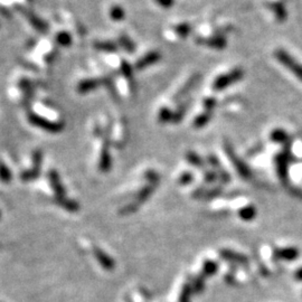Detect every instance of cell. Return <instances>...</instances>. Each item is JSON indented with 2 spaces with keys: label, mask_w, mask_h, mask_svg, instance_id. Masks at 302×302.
<instances>
[{
  "label": "cell",
  "mask_w": 302,
  "mask_h": 302,
  "mask_svg": "<svg viewBox=\"0 0 302 302\" xmlns=\"http://www.w3.org/2000/svg\"><path fill=\"white\" fill-rule=\"evenodd\" d=\"M199 79H201V75H199L198 73H196V74H194L193 76L189 77L188 81L186 83H185L182 89H180L178 91V93L176 95H175L174 101L175 102H180V101H182V99H184L185 96L191 93L194 87L196 86V84L198 83Z\"/></svg>",
  "instance_id": "52a82bcc"
},
{
  "label": "cell",
  "mask_w": 302,
  "mask_h": 302,
  "mask_svg": "<svg viewBox=\"0 0 302 302\" xmlns=\"http://www.w3.org/2000/svg\"><path fill=\"white\" fill-rule=\"evenodd\" d=\"M124 13L121 7H113L111 9V17L113 19H116V21H121L123 18Z\"/></svg>",
  "instance_id": "8d00e7d4"
},
{
  "label": "cell",
  "mask_w": 302,
  "mask_h": 302,
  "mask_svg": "<svg viewBox=\"0 0 302 302\" xmlns=\"http://www.w3.org/2000/svg\"><path fill=\"white\" fill-rule=\"evenodd\" d=\"M55 203L57 205H60L61 207L66 209L67 212H71V213H75L80 209L79 204H77L75 201H72V199H69L66 197H56Z\"/></svg>",
  "instance_id": "4fadbf2b"
},
{
  "label": "cell",
  "mask_w": 302,
  "mask_h": 302,
  "mask_svg": "<svg viewBox=\"0 0 302 302\" xmlns=\"http://www.w3.org/2000/svg\"><path fill=\"white\" fill-rule=\"evenodd\" d=\"M160 58H162V55H160L158 52H150L147 55L140 58L137 62V64H135V67H137L138 70H143L145 67L156 64V63L160 61Z\"/></svg>",
  "instance_id": "8fae6325"
},
{
  "label": "cell",
  "mask_w": 302,
  "mask_h": 302,
  "mask_svg": "<svg viewBox=\"0 0 302 302\" xmlns=\"http://www.w3.org/2000/svg\"><path fill=\"white\" fill-rule=\"evenodd\" d=\"M288 193L291 195V196H293L294 198H298V199H300V201H302V189L301 188L289 186Z\"/></svg>",
  "instance_id": "74e56055"
},
{
  "label": "cell",
  "mask_w": 302,
  "mask_h": 302,
  "mask_svg": "<svg viewBox=\"0 0 302 302\" xmlns=\"http://www.w3.org/2000/svg\"><path fill=\"white\" fill-rule=\"evenodd\" d=\"M158 119H159V122H162V123L173 122L174 112L165 106V108L160 109L159 114H158Z\"/></svg>",
  "instance_id": "d4e9b609"
},
{
  "label": "cell",
  "mask_w": 302,
  "mask_h": 302,
  "mask_svg": "<svg viewBox=\"0 0 302 302\" xmlns=\"http://www.w3.org/2000/svg\"><path fill=\"white\" fill-rule=\"evenodd\" d=\"M274 57L275 60L281 63L285 69H288L293 73V75L299 79L302 82V64L300 62H298L295 58L289 54L288 52L284 50H281V48H277V50L274 52Z\"/></svg>",
  "instance_id": "3957f363"
},
{
  "label": "cell",
  "mask_w": 302,
  "mask_h": 302,
  "mask_svg": "<svg viewBox=\"0 0 302 302\" xmlns=\"http://www.w3.org/2000/svg\"><path fill=\"white\" fill-rule=\"evenodd\" d=\"M192 25H189L188 23H180L178 25H176L174 27L175 33L177 34L179 37L182 38H186L189 36V34L192 33Z\"/></svg>",
  "instance_id": "603a6c76"
},
{
  "label": "cell",
  "mask_w": 302,
  "mask_h": 302,
  "mask_svg": "<svg viewBox=\"0 0 302 302\" xmlns=\"http://www.w3.org/2000/svg\"><path fill=\"white\" fill-rule=\"evenodd\" d=\"M0 215H2V214H0Z\"/></svg>",
  "instance_id": "7bdbcfd3"
},
{
  "label": "cell",
  "mask_w": 302,
  "mask_h": 302,
  "mask_svg": "<svg viewBox=\"0 0 302 302\" xmlns=\"http://www.w3.org/2000/svg\"><path fill=\"white\" fill-rule=\"evenodd\" d=\"M193 180H194V175L189 172H185L180 175V177L178 178V183H179V185L186 186V185L192 184Z\"/></svg>",
  "instance_id": "1f68e13d"
},
{
  "label": "cell",
  "mask_w": 302,
  "mask_h": 302,
  "mask_svg": "<svg viewBox=\"0 0 302 302\" xmlns=\"http://www.w3.org/2000/svg\"><path fill=\"white\" fill-rule=\"evenodd\" d=\"M97 82L99 81H96V80H89V81L82 82L79 86V91L81 92V93H85V92L90 91L91 89H94V87L99 84Z\"/></svg>",
  "instance_id": "83f0119b"
},
{
  "label": "cell",
  "mask_w": 302,
  "mask_h": 302,
  "mask_svg": "<svg viewBox=\"0 0 302 302\" xmlns=\"http://www.w3.org/2000/svg\"><path fill=\"white\" fill-rule=\"evenodd\" d=\"M238 216H240V218L242 221H245V222H250V221H253L254 218L256 217V214H257V211L255 206L253 205H248V206H244L242 207L240 211H238Z\"/></svg>",
  "instance_id": "5bb4252c"
},
{
  "label": "cell",
  "mask_w": 302,
  "mask_h": 302,
  "mask_svg": "<svg viewBox=\"0 0 302 302\" xmlns=\"http://www.w3.org/2000/svg\"><path fill=\"white\" fill-rule=\"evenodd\" d=\"M93 253H94L95 259L97 260L99 264L103 267V269H105L106 271H112L114 269V266H115L114 260L112 259L111 256L106 254L103 250H101V248H99V247H94Z\"/></svg>",
  "instance_id": "9c48e42d"
},
{
  "label": "cell",
  "mask_w": 302,
  "mask_h": 302,
  "mask_svg": "<svg viewBox=\"0 0 302 302\" xmlns=\"http://www.w3.org/2000/svg\"><path fill=\"white\" fill-rule=\"evenodd\" d=\"M0 179H2L5 184H8L12 180L11 172H9V169L6 167V165L2 162H0Z\"/></svg>",
  "instance_id": "4316f807"
},
{
  "label": "cell",
  "mask_w": 302,
  "mask_h": 302,
  "mask_svg": "<svg viewBox=\"0 0 302 302\" xmlns=\"http://www.w3.org/2000/svg\"><path fill=\"white\" fill-rule=\"evenodd\" d=\"M191 103H192V102L185 101V102H183V103L178 106V109L174 112L173 123L182 122L185 114H186V112H187V110L189 108V104H191Z\"/></svg>",
  "instance_id": "d6986e66"
},
{
  "label": "cell",
  "mask_w": 302,
  "mask_h": 302,
  "mask_svg": "<svg viewBox=\"0 0 302 302\" xmlns=\"http://www.w3.org/2000/svg\"><path fill=\"white\" fill-rule=\"evenodd\" d=\"M194 293L193 288L189 282L185 283L182 288V292H180V296H179V302H191L192 299V294Z\"/></svg>",
  "instance_id": "cb8c5ba5"
},
{
  "label": "cell",
  "mask_w": 302,
  "mask_h": 302,
  "mask_svg": "<svg viewBox=\"0 0 302 302\" xmlns=\"http://www.w3.org/2000/svg\"><path fill=\"white\" fill-rule=\"evenodd\" d=\"M270 140L276 143H285L290 140L289 134L285 132L283 129H274L270 133Z\"/></svg>",
  "instance_id": "ac0fdd59"
},
{
  "label": "cell",
  "mask_w": 302,
  "mask_h": 302,
  "mask_svg": "<svg viewBox=\"0 0 302 302\" xmlns=\"http://www.w3.org/2000/svg\"><path fill=\"white\" fill-rule=\"evenodd\" d=\"M216 105H217V100L215 97H212V96L205 97L203 101L204 109H205V111L207 112H213V110L216 108Z\"/></svg>",
  "instance_id": "f546056e"
},
{
  "label": "cell",
  "mask_w": 302,
  "mask_h": 302,
  "mask_svg": "<svg viewBox=\"0 0 302 302\" xmlns=\"http://www.w3.org/2000/svg\"><path fill=\"white\" fill-rule=\"evenodd\" d=\"M144 177L148 179V182H150L153 185H157L159 183V175L156 173V172H153V170H150V172H147L144 174Z\"/></svg>",
  "instance_id": "d590c367"
},
{
  "label": "cell",
  "mask_w": 302,
  "mask_h": 302,
  "mask_svg": "<svg viewBox=\"0 0 302 302\" xmlns=\"http://www.w3.org/2000/svg\"><path fill=\"white\" fill-rule=\"evenodd\" d=\"M292 162H294V159L291 153V142H288L283 145V150H282V153L277 154L274 158L276 175H277V177H279L282 185L285 186L286 188L290 186L289 185V166Z\"/></svg>",
  "instance_id": "6da1fadb"
},
{
  "label": "cell",
  "mask_w": 302,
  "mask_h": 302,
  "mask_svg": "<svg viewBox=\"0 0 302 302\" xmlns=\"http://www.w3.org/2000/svg\"><path fill=\"white\" fill-rule=\"evenodd\" d=\"M206 191H207V188H206V187H198V188H196V189H195V191L193 192L192 197L195 198V199H203L204 195H205Z\"/></svg>",
  "instance_id": "f35d334b"
},
{
  "label": "cell",
  "mask_w": 302,
  "mask_h": 302,
  "mask_svg": "<svg viewBox=\"0 0 302 302\" xmlns=\"http://www.w3.org/2000/svg\"><path fill=\"white\" fill-rule=\"evenodd\" d=\"M224 150H225L227 157L231 160L234 168L236 169L237 174L240 175L243 179L252 180L253 178H254V175H253L251 168L248 167V166L244 162H243L240 157H238L235 153V150H234L232 144L228 142V141H225V142H224Z\"/></svg>",
  "instance_id": "7a4b0ae2"
},
{
  "label": "cell",
  "mask_w": 302,
  "mask_h": 302,
  "mask_svg": "<svg viewBox=\"0 0 302 302\" xmlns=\"http://www.w3.org/2000/svg\"><path fill=\"white\" fill-rule=\"evenodd\" d=\"M243 76H244V72H243L242 69H234L231 72L217 76L215 81L213 82V85H212L213 90L216 92L225 90L231 85L235 84V83H237L238 81H241L243 79Z\"/></svg>",
  "instance_id": "277c9868"
},
{
  "label": "cell",
  "mask_w": 302,
  "mask_h": 302,
  "mask_svg": "<svg viewBox=\"0 0 302 302\" xmlns=\"http://www.w3.org/2000/svg\"><path fill=\"white\" fill-rule=\"evenodd\" d=\"M265 6L273 13L277 23H284L286 21V18H288V13H286V9L283 4L279 2H272V3L267 2L265 4Z\"/></svg>",
  "instance_id": "30bf717a"
},
{
  "label": "cell",
  "mask_w": 302,
  "mask_h": 302,
  "mask_svg": "<svg viewBox=\"0 0 302 302\" xmlns=\"http://www.w3.org/2000/svg\"><path fill=\"white\" fill-rule=\"evenodd\" d=\"M196 43L201 44V45L207 46L213 50H224L227 46V40L225 36H223L222 34H216V35L211 36V37H198L196 40Z\"/></svg>",
  "instance_id": "5b68a950"
},
{
  "label": "cell",
  "mask_w": 302,
  "mask_h": 302,
  "mask_svg": "<svg viewBox=\"0 0 302 302\" xmlns=\"http://www.w3.org/2000/svg\"><path fill=\"white\" fill-rule=\"evenodd\" d=\"M220 256L223 260L228 261L233 264H240V265H248V257L241 253L228 250V248H223L220 251Z\"/></svg>",
  "instance_id": "8992f818"
},
{
  "label": "cell",
  "mask_w": 302,
  "mask_h": 302,
  "mask_svg": "<svg viewBox=\"0 0 302 302\" xmlns=\"http://www.w3.org/2000/svg\"><path fill=\"white\" fill-rule=\"evenodd\" d=\"M154 189H155V185H153V184H150V185H147V186H144L138 193L137 197H135V202H137L139 204V205H140V204L144 203L151 196V194L154 193Z\"/></svg>",
  "instance_id": "44dd1931"
},
{
  "label": "cell",
  "mask_w": 302,
  "mask_h": 302,
  "mask_svg": "<svg viewBox=\"0 0 302 302\" xmlns=\"http://www.w3.org/2000/svg\"><path fill=\"white\" fill-rule=\"evenodd\" d=\"M186 159L189 164L198 169H204L205 168V166L207 165L205 163V160H204L198 154L195 153V151H188L186 154Z\"/></svg>",
  "instance_id": "2e32d148"
},
{
  "label": "cell",
  "mask_w": 302,
  "mask_h": 302,
  "mask_svg": "<svg viewBox=\"0 0 302 302\" xmlns=\"http://www.w3.org/2000/svg\"><path fill=\"white\" fill-rule=\"evenodd\" d=\"M223 194V187L222 186H215L213 188H207V191L204 195L203 199L204 201H212V199L220 197L221 195Z\"/></svg>",
  "instance_id": "484cf974"
},
{
  "label": "cell",
  "mask_w": 302,
  "mask_h": 302,
  "mask_svg": "<svg viewBox=\"0 0 302 302\" xmlns=\"http://www.w3.org/2000/svg\"><path fill=\"white\" fill-rule=\"evenodd\" d=\"M40 176V172H37L35 169H31V170H26L21 175V178L24 182H29V180H33Z\"/></svg>",
  "instance_id": "d6a6232c"
},
{
  "label": "cell",
  "mask_w": 302,
  "mask_h": 302,
  "mask_svg": "<svg viewBox=\"0 0 302 302\" xmlns=\"http://www.w3.org/2000/svg\"><path fill=\"white\" fill-rule=\"evenodd\" d=\"M294 277H295L296 281H302V267H299V269L295 271Z\"/></svg>",
  "instance_id": "b9f144b4"
},
{
  "label": "cell",
  "mask_w": 302,
  "mask_h": 302,
  "mask_svg": "<svg viewBox=\"0 0 302 302\" xmlns=\"http://www.w3.org/2000/svg\"><path fill=\"white\" fill-rule=\"evenodd\" d=\"M218 263L213 260H206L203 264V274L206 277L208 276H213L214 274L217 273L218 271Z\"/></svg>",
  "instance_id": "ffe728a7"
},
{
  "label": "cell",
  "mask_w": 302,
  "mask_h": 302,
  "mask_svg": "<svg viewBox=\"0 0 302 302\" xmlns=\"http://www.w3.org/2000/svg\"><path fill=\"white\" fill-rule=\"evenodd\" d=\"M300 252L295 247H282L275 248L273 252V257L275 260H283V261H293L296 257H299Z\"/></svg>",
  "instance_id": "ba28073f"
},
{
  "label": "cell",
  "mask_w": 302,
  "mask_h": 302,
  "mask_svg": "<svg viewBox=\"0 0 302 302\" xmlns=\"http://www.w3.org/2000/svg\"><path fill=\"white\" fill-rule=\"evenodd\" d=\"M139 204L137 202H133L131 204H128V205H125L123 208H121L120 214H122V215H126V214H131L138 211Z\"/></svg>",
  "instance_id": "836d02e7"
},
{
  "label": "cell",
  "mask_w": 302,
  "mask_h": 302,
  "mask_svg": "<svg viewBox=\"0 0 302 302\" xmlns=\"http://www.w3.org/2000/svg\"><path fill=\"white\" fill-rule=\"evenodd\" d=\"M217 176H218V180H220L222 184H228L231 182V175L223 168L217 170Z\"/></svg>",
  "instance_id": "e575fe53"
},
{
  "label": "cell",
  "mask_w": 302,
  "mask_h": 302,
  "mask_svg": "<svg viewBox=\"0 0 302 302\" xmlns=\"http://www.w3.org/2000/svg\"><path fill=\"white\" fill-rule=\"evenodd\" d=\"M110 168H111V156L109 153L108 145H105L104 149L102 150L101 160H100V169L103 170V172H108Z\"/></svg>",
  "instance_id": "7402d4cb"
},
{
  "label": "cell",
  "mask_w": 302,
  "mask_h": 302,
  "mask_svg": "<svg viewBox=\"0 0 302 302\" xmlns=\"http://www.w3.org/2000/svg\"><path fill=\"white\" fill-rule=\"evenodd\" d=\"M225 281H226V283L231 284V285H234V284L236 283L235 276H234L233 274H226V275H225Z\"/></svg>",
  "instance_id": "60d3db41"
},
{
  "label": "cell",
  "mask_w": 302,
  "mask_h": 302,
  "mask_svg": "<svg viewBox=\"0 0 302 302\" xmlns=\"http://www.w3.org/2000/svg\"><path fill=\"white\" fill-rule=\"evenodd\" d=\"M48 177H50L51 186L53 189H54L56 197H65V194H66L65 188L63 187L60 176H58V174L55 172V170H52V172L48 174Z\"/></svg>",
  "instance_id": "7c38bea8"
},
{
  "label": "cell",
  "mask_w": 302,
  "mask_h": 302,
  "mask_svg": "<svg viewBox=\"0 0 302 302\" xmlns=\"http://www.w3.org/2000/svg\"><path fill=\"white\" fill-rule=\"evenodd\" d=\"M218 180L217 176V172L216 170H206L204 173V182L206 184H213Z\"/></svg>",
  "instance_id": "4dcf8cb0"
},
{
  "label": "cell",
  "mask_w": 302,
  "mask_h": 302,
  "mask_svg": "<svg viewBox=\"0 0 302 302\" xmlns=\"http://www.w3.org/2000/svg\"><path fill=\"white\" fill-rule=\"evenodd\" d=\"M213 118V112H203V113L198 114L196 118L194 119L193 121V125L196 129H202L204 126L207 125L209 122H211V120Z\"/></svg>",
  "instance_id": "9a60e30c"
},
{
  "label": "cell",
  "mask_w": 302,
  "mask_h": 302,
  "mask_svg": "<svg viewBox=\"0 0 302 302\" xmlns=\"http://www.w3.org/2000/svg\"><path fill=\"white\" fill-rule=\"evenodd\" d=\"M206 163H207V165L211 166L214 170H216V172L223 168L220 159H218L215 155H208L206 158Z\"/></svg>",
  "instance_id": "f1b7e54d"
},
{
  "label": "cell",
  "mask_w": 302,
  "mask_h": 302,
  "mask_svg": "<svg viewBox=\"0 0 302 302\" xmlns=\"http://www.w3.org/2000/svg\"><path fill=\"white\" fill-rule=\"evenodd\" d=\"M155 2L163 8H170L173 7L175 4V0H155Z\"/></svg>",
  "instance_id": "ab89813d"
},
{
  "label": "cell",
  "mask_w": 302,
  "mask_h": 302,
  "mask_svg": "<svg viewBox=\"0 0 302 302\" xmlns=\"http://www.w3.org/2000/svg\"><path fill=\"white\" fill-rule=\"evenodd\" d=\"M205 277L206 276L203 273L192 277V280L189 283H191L193 291L195 292V293H202L204 289H205Z\"/></svg>",
  "instance_id": "e0dca14e"
}]
</instances>
